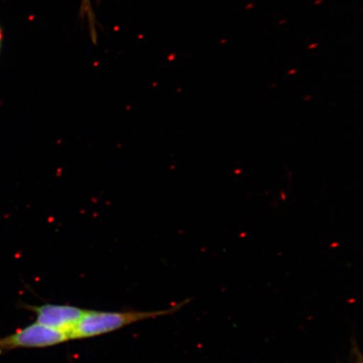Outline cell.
<instances>
[{"mask_svg": "<svg viewBox=\"0 0 363 363\" xmlns=\"http://www.w3.org/2000/svg\"><path fill=\"white\" fill-rule=\"evenodd\" d=\"M184 303L169 310L157 311H99L87 310L79 323L68 333V339L82 340L96 337L125 328L136 322L154 319L179 310Z\"/></svg>", "mask_w": 363, "mask_h": 363, "instance_id": "cell-1", "label": "cell"}, {"mask_svg": "<svg viewBox=\"0 0 363 363\" xmlns=\"http://www.w3.org/2000/svg\"><path fill=\"white\" fill-rule=\"evenodd\" d=\"M68 339L67 334L45 328L38 323L30 324L15 333L0 338V355L16 349L44 348L62 344Z\"/></svg>", "mask_w": 363, "mask_h": 363, "instance_id": "cell-2", "label": "cell"}, {"mask_svg": "<svg viewBox=\"0 0 363 363\" xmlns=\"http://www.w3.org/2000/svg\"><path fill=\"white\" fill-rule=\"evenodd\" d=\"M23 308L34 313L35 322L45 328H51L67 334L74 329L86 311L76 306L68 305H52L45 303L42 306H30L23 303Z\"/></svg>", "mask_w": 363, "mask_h": 363, "instance_id": "cell-3", "label": "cell"}, {"mask_svg": "<svg viewBox=\"0 0 363 363\" xmlns=\"http://www.w3.org/2000/svg\"><path fill=\"white\" fill-rule=\"evenodd\" d=\"M3 35L1 29H0V47H1V42H2Z\"/></svg>", "mask_w": 363, "mask_h": 363, "instance_id": "cell-4", "label": "cell"}]
</instances>
